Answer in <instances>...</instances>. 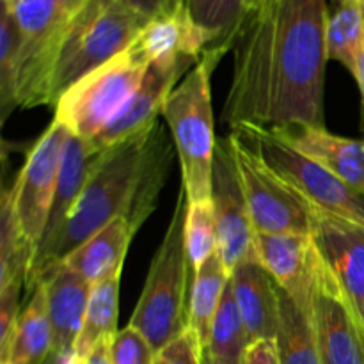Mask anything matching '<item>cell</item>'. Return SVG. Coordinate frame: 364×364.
<instances>
[{"mask_svg": "<svg viewBox=\"0 0 364 364\" xmlns=\"http://www.w3.org/2000/svg\"><path fill=\"white\" fill-rule=\"evenodd\" d=\"M329 0H267L233 43L223 121L231 127H323Z\"/></svg>", "mask_w": 364, "mask_h": 364, "instance_id": "6da1fadb", "label": "cell"}, {"mask_svg": "<svg viewBox=\"0 0 364 364\" xmlns=\"http://www.w3.org/2000/svg\"><path fill=\"white\" fill-rule=\"evenodd\" d=\"M171 159L173 146L159 121L148 130L107 149L60 233L48 251L32 263L25 287L27 294L50 269L63 263L75 249L117 217H127L137 233L155 212Z\"/></svg>", "mask_w": 364, "mask_h": 364, "instance_id": "7a4b0ae2", "label": "cell"}, {"mask_svg": "<svg viewBox=\"0 0 364 364\" xmlns=\"http://www.w3.org/2000/svg\"><path fill=\"white\" fill-rule=\"evenodd\" d=\"M187 208V192L181 185L169 228L155 252L130 320V326L149 341L156 354L188 329V302L194 276L185 242Z\"/></svg>", "mask_w": 364, "mask_h": 364, "instance_id": "3957f363", "label": "cell"}, {"mask_svg": "<svg viewBox=\"0 0 364 364\" xmlns=\"http://www.w3.org/2000/svg\"><path fill=\"white\" fill-rule=\"evenodd\" d=\"M226 52H208L185 75L164 103L162 116L169 124L181 164V185L188 203L210 201L215 156V130L210 78Z\"/></svg>", "mask_w": 364, "mask_h": 364, "instance_id": "277c9868", "label": "cell"}, {"mask_svg": "<svg viewBox=\"0 0 364 364\" xmlns=\"http://www.w3.org/2000/svg\"><path fill=\"white\" fill-rule=\"evenodd\" d=\"M148 23L123 0H87L68 21L50 87V105L78 80L130 48Z\"/></svg>", "mask_w": 364, "mask_h": 364, "instance_id": "5b68a950", "label": "cell"}, {"mask_svg": "<svg viewBox=\"0 0 364 364\" xmlns=\"http://www.w3.org/2000/svg\"><path fill=\"white\" fill-rule=\"evenodd\" d=\"M231 134L279 174L318 212L364 226V192L352 187L274 130L238 127Z\"/></svg>", "mask_w": 364, "mask_h": 364, "instance_id": "8992f818", "label": "cell"}, {"mask_svg": "<svg viewBox=\"0 0 364 364\" xmlns=\"http://www.w3.org/2000/svg\"><path fill=\"white\" fill-rule=\"evenodd\" d=\"M148 66V60L132 45L68 89L53 107V119L77 137L92 141L130 102Z\"/></svg>", "mask_w": 364, "mask_h": 364, "instance_id": "52a82bcc", "label": "cell"}, {"mask_svg": "<svg viewBox=\"0 0 364 364\" xmlns=\"http://www.w3.org/2000/svg\"><path fill=\"white\" fill-rule=\"evenodd\" d=\"M256 233H315L318 210L230 134Z\"/></svg>", "mask_w": 364, "mask_h": 364, "instance_id": "ba28073f", "label": "cell"}, {"mask_svg": "<svg viewBox=\"0 0 364 364\" xmlns=\"http://www.w3.org/2000/svg\"><path fill=\"white\" fill-rule=\"evenodd\" d=\"M9 7L21 31L18 107L50 105L53 70L68 21L57 0H18Z\"/></svg>", "mask_w": 364, "mask_h": 364, "instance_id": "9c48e42d", "label": "cell"}, {"mask_svg": "<svg viewBox=\"0 0 364 364\" xmlns=\"http://www.w3.org/2000/svg\"><path fill=\"white\" fill-rule=\"evenodd\" d=\"M70 135L71 132L60 121L53 119L32 146L16 181L9 188L18 220L36 247L45 233Z\"/></svg>", "mask_w": 364, "mask_h": 364, "instance_id": "30bf717a", "label": "cell"}, {"mask_svg": "<svg viewBox=\"0 0 364 364\" xmlns=\"http://www.w3.org/2000/svg\"><path fill=\"white\" fill-rule=\"evenodd\" d=\"M311 320L322 364H364V322L322 256L313 283Z\"/></svg>", "mask_w": 364, "mask_h": 364, "instance_id": "8fae6325", "label": "cell"}, {"mask_svg": "<svg viewBox=\"0 0 364 364\" xmlns=\"http://www.w3.org/2000/svg\"><path fill=\"white\" fill-rule=\"evenodd\" d=\"M210 198L215 212L219 255L231 274L238 263L256 256V231L252 228L230 135L217 139Z\"/></svg>", "mask_w": 364, "mask_h": 364, "instance_id": "7c38bea8", "label": "cell"}, {"mask_svg": "<svg viewBox=\"0 0 364 364\" xmlns=\"http://www.w3.org/2000/svg\"><path fill=\"white\" fill-rule=\"evenodd\" d=\"M196 64L198 63L194 60H181L169 66L149 64L130 102L107 124L105 130L92 139L91 144L98 149H109L153 127L159 121V116H162L167 96Z\"/></svg>", "mask_w": 364, "mask_h": 364, "instance_id": "4fadbf2b", "label": "cell"}, {"mask_svg": "<svg viewBox=\"0 0 364 364\" xmlns=\"http://www.w3.org/2000/svg\"><path fill=\"white\" fill-rule=\"evenodd\" d=\"M255 247L274 281L311 316L313 283L320 259L311 235L256 233Z\"/></svg>", "mask_w": 364, "mask_h": 364, "instance_id": "5bb4252c", "label": "cell"}, {"mask_svg": "<svg viewBox=\"0 0 364 364\" xmlns=\"http://www.w3.org/2000/svg\"><path fill=\"white\" fill-rule=\"evenodd\" d=\"M39 283L45 288L52 327V358L59 364H68L77 359L75 347L84 326L92 284L64 263L50 269Z\"/></svg>", "mask_w": 364, "mask_h": 364, "instance_id": "9a60e30c", "label": "cell"}, {"mask_svg": "<svg viewBox=\"0 0 364 364\" xmlns=\"http://www.w3.org/2000/svg\"><path fill=\"white\" fill-rule=\"evenodd\" d=\"M313 240L364 322V226L318 212Z\"/></svg>", "mask_w": 364, "mask_h": 364, "instance_id": "2e32d148", "label": "cell"}, {"mask_svg": "<svg viewBox=\"0 0 364 364\" xmlns=\"http://www.w3.org/2000/svg\"><path fill=\"white\" fill-rule=\"evenodd\" d=\"M134 46L148 64H176L181 60L199 63L212 52V39L194 23L183 2L151 18L142 27Z\"/></svg>", "mask_w": 364, "mask_h": 364, "instance_id": "e0dca14e", "label": "cell"}, {"mask_svg": "<svg viewBox=\"0 0 364 364\" xmlns=\"http://www.w3.org/2000/svg\"><path fill=\"white\" fill-rule=\"evenodd\" d=\"M231 287L249 343L276 340L279 326V284L262 265L258 255L231 270Z\"/></svg>", "mask_w": 364, "mask_h": 364, "instance_id": "ac0fdd59", "label": "cell"}, {"mask_svg": "<svg viewBox=\"0 0 364 364\" xmlns=\"http://www.w3.org/2000/svg\"><path fill=\"white\" fill-rule=\"evenodd\" d=\"M105 153L107 149L95 148L91 141H84L73 134L70 135L66 148H64L63 166H60V174L59 180H57L55 196H53L52 206H50L45 233L39 242L34 259L45 255L57 238V235L60 233L75 203L80 198L85 183L92 176L96 167L100 166Z\"/></svg>", "mask_w": 364, "mask_h": 364, "instance_id": "d6986e66", "label": "cell"}, {"mask_svg": "<svg viewBox=\"0 0 364 364\" xmlns=\"http://www.w3.org/2000/svg\"><path fill=\"white\" fill-rule=\"evenodd\" d=\"M270 130L279 134L294 148L340 176L348 185L364 192V139L358 141L341 137L327 132L326 127L311 124H290Z\"/></svg>", "mask_w": 364, "mask_h": 364, "instance_id": "ffe728a7", "label": "cell"}, {"mask_svg": "<svg viewBox=\"0 0 364 364\" xmlns=\"http://www.w3.org/2000/svg\"><path fill=\"white\" fill-rule=\"evenodd\" d=\"M134 235L127 217H117L75 249L63 263L77 270L95 287L110 277L121 276Z\"/></svg>", "mask_w": 364, "mask_h": 364, "instance_id": "44dd1931", "label": "cell"}, {"mask_svg": "<svg viewBox=\"0 0 364 364\" xmlns=\"http://www.w3.org/2000/svg\"><path fill=\"white\" fill-rule=\"evenodd\" d=\"M53 350L52 327L46 309L43 284H36L23 304L2 363L6 364H46Z\"/></svg>", "mask_w": 364, "mask_h": 364, "instance_id": "7402d4cb", "label": "cell"}, {"mask_svg": "<svg viewBox=\"0 0 364 364\" xmlns=\"http://www.w3.org/2000/svg\"><path fill=\"white\" fill-rule=\"evenodd\" d=\"M36 249L18 220L11 191H4L0 206V290L27 287Z\"/></svg>", "mask_w": 364, "mask_h": 364, "instance_id": "603a6c76", "label": "cell"}, {"mask_svg": "<svg viewBox=\"0 0 364 364\" xmlns=\"http://www.w3.org/2000/svg\"><path fill=\"white\" fill-rule=\"evenodd\" d=\"M230 276V270L224 265L219 251L213 252L194 274L188 302V329L199 338L201 347L208 341Z\"/></svg>", "mask_w": 364, "mask_h": 364, "instance_id": "cb8c5ba5", "label": "cell"}, {"mask_svg": "<svg viewBox=\"0 0 364 364\" xmlns=\"http://www.w3.org/2000/svg\"><path fill=\"white\" fill-rule=\"evenodd\" d=\"M276 345L279 364H322L311 316L281 287Z\"/></svg>", "mask_w": 364, "mask_h": 364, "instance_id": "d4e9b609", "label": "cell"}, {"mask_svg": "<svg viewBox=\"0 0 364 364\" xmlns=\"http://www.w3.org/2000/svg\"><path fill=\"white\" fill-rule=\"evenodd\" d=\"M247 347L249 336L235 301L230 276L210 338L203 347V364H242Z\"/></svg>", "mask_w": 364, "mask_h": 364, "instance_id": "484cf974", "label": "cell"}, {"mask_svg": "<svg viewBox=\"0 0 364 364\" xmlns=\"http://www.w3.org/2000/svg\"><path fill=\"white\" fill-rule=\"evenodd\" d=\"M364 53V14L354 0H329L327 57L343 64L354 77Z\"/></svg>", "mask_w": 364, "mask_h": 364, "instance_id": "4316f807", "label": "cell"}, {"mask_svg": "<svg viewBox=\"0 0 364 364\" xmlns=\"http://www.w3.org/2000/svg\"><path fill=\"white\" fill-rule=\"evenodd\" d=\"M119 281L121 276H114L92 287L84 326H82L80 336H78L77 347H75L77 359L84 361L96 345L112 340L117 334Z\"/></svg>", "mask_w": 364, "mask_h": 364, "instance_id": "83f0119b", "label": "cell"}, {"mask_svg": "<svg viewBox=\"0 0 364 364\" xmlns=\"http://www.w3.org/2000/svg\"><path fill=\"white\" fill-rule=\"evenodd\" d=\"M198 27L212 39V52H228L249 16L247 0H183Z\"/></svg>", "mask_w": 364, "mask_h": 364, "instance_id": "f1b7e54d", "label": "cell"}, {"mask_svg": "<svg viewBox=\"0 0 364 364\" xmlns=\"http://www.w3.org/2000/svg\"><path fill=\"white\" fill-rule=\"evenodd\" d=\"M21 70V31L13 9L2 4L0 13V117L2 123L18 107Z\"/></svg>", "mask_w": 364, "mask_h": 364, "instance_id": "f546056e", "label": "cell"}, {"mask_svg": "<svg viewBox=\"0 0 364 364\" xmlns=\"http://www.w3.org/2000/svg\"><path fill=\"white\" fill-rule=\"evenodd\" d=\"M185 242H187L188 263H191L192 276H194L201 269L203 263L213 252L219 251L215 212H213L212 199L201 203H188Z\"/></svg>", "mask_w": 364, "mask_h": 364, "instance_id": "4dcf8cb0", "label": "cell"}, {"mask_svg": "<svg viewBox=\"0 0 364 364\" xmlns=\"http://www.w3.org/2000/svg\"><path fill=\"white\" fill-rule=\"evenodd\" d=\"M110 358L114 364H155L156 352L135 327L128 326L110 340Z\"/></svg>", "mask_w": 364, "mask_h": 364, "instance_id": "1f68e13d", "label": "cell"}, {"mask_svg": "<svg viewBox=\"0 0 364 364\" xmlns=\"http://www.w3.org/2000/svg\"><path fill=\"white\" fill-rule=\"evenodd\" d=\"M23 288L7 287L0 290V361L6 358L14 327L21 313L20 295Z\"/></svg>", "mask_w": 364, "mask_h": 364, "instance_id": "d6a6232c", "label": "cell"}, {"mask_svg": "<svg viewBox=\"0 0 364 364\" xmlns=\"http://www.w3.org/2000/svg\"><path fill=\"white\" fill-rule=\"evenodd\" d=\"M156 359L160 364H203L201 341L191 329H187L159 352Z\"/></svg>", "mask_w": 364, "mask_h": 364, "instance_id": "836d02e7", "label": "cell"}, {"mask_svg": "<svg viewBox=\"0 0 364 364\" xmlns=\"http://www.w3.org/2000/svg\"><path fill=\"white\" fill-rule=\"evenodd\" d=\"M242 364H279L276 340H259L249 343Z\"/></svg>", "mask_w": 364, "mask_h": 364, "instance_id": "e575fe53", "label": "cell"}, {"mask_svg": "<svg viewBox=\"0 0 364 364\" xmlns=\"http://www.w3.org/2000/svg\"><path fill=\"white\" fill-rule=\"evenodd\" d=\"M123 2L127 4L132 11H135L142 20L149 21L151 18L166 13V11H169L171 7L183 2V0H123Z\"/></svg>", "mask_w": 364, "mask_h": 364, "instance_id": "d590c367", "label": "cell"}, {"mask_svg": "<svg viewBox=\"0 0 364 364\" xmlns=\"http://www.w3.org/2000/svg\"><path fill=\"white\" fill-rule=\"evenodd\" d=\"M85 364H114L110 358V340L102 341L91 350V354L84 359Z\"/></svg>", "mask_w": 364, "mask_h": 364, "instance_id": "8d00e7d4", "label": "cell"}, {"mask_svg": "<svg viewBox=\"0 0 364 364\" xmlns=\"http://www.w3.org/2000/svg\"><path fill=\"white\" fill-rule=\"evenodd\" d=\"M57 2H59V11L63 14V18L66 21H70L85 6L87 0H57Z\"/></svg>", "mask_w": 364, "mask_h": 364, "instance_id": "74e56055", "label": "cell"}, {"mask_svg": "<svg viewBox=\"0 0 364 364\" xmlns=\"http://www.w3.org/2000/svg\"><path fill=\"white\" fill-rule=\"evenodd\" d=\"M354 78H355V82H358V85H359V91H361V110H363L361 128H363V134H364V53L361 55V59H359L358 70H355Z\"/></svg>", "mask_w": 364, "mask_h": 364, "instance_id": "f35d334b", "label": "cell"}, {"mask_svg": "<svg viewBox=\"0 0 364 364\" xmlns=\"http://www.w3.org/2000/svg\"><path fill=\"white\" fill-rule=\"evenodd\" d=\"M265 2H267V0H247L249 13H252V11H256V9H258V7H262Z\"/></svg>", "mask_w": 364, "mask_h": 364, "instance_id": "ab89813d", "label": "cell"}, {"mask_svg": "<svg viewBox=\"0 0 364 364\" xmlns=\"http://www.w3.org/2000/svg\"><path fill=\"white\" fill-rule=\"evenodd\" d=\"M18 0H2V4H6V6H14Z\"/></svg>", "mask_w": 364, "mask_h": 364, "instance_id": "60d3db41", "label": "cell"}, {"mask_svg": "<svg viewBox=\"0 0 364 364\" xmlns=\"http://www.w3.org/2000/svg\"><path fill=\"white\" fill-rule=\"evenodd\" d=\"M355 4H358L359 7H361V11H363V14H364V0H354Z\"/></svg>", "mask_w": 364, "mask_h": 364, "instance_id": "b9f144b4", "label": "cell"}, {"mask_svg": "<svg viewBox=\"0 0 364 364\" xmlns=\"http://www.w3.org/2000/svg\"><path fill=\"white\" fill-rule=\"evenodd\" d=\"M68 364H85V361H82V359H73V361Z\"/></svg>", "mask_w": 364, "mask_h": 364, "instance_id": "7bdbcfd3", "label": "cell"}, {"mask_svg": "<svg viewBox=\"0 0 364 364\" xmlns=\"http://www.w3.org/2000/svg\"><path fill=\"white\" fill-rule=\"evenodd\" d=\"M46 364H59V363H57V361H55V359H53V358H52V355H50V359H48V361H46Z\"/></svg>", "mask_w": 364, "mask_h": 364, "instance_id": "ee69618b", "label": "cell"}, {"mask_svg": "<svg viewBox=\"0 0 364 364\" xmlns=\"http://www.w3.org/2000/svg\"><path fill=\"white\" fill-rule=\"evenodd\" d=\"M155 364H160V363H159V359H156V361H155Z\"/></svg>", "mask_w": 364, "mask_h": 364, "instance_id": "f6af8a7d", "label": "cell"}, {"mask_svg": "<svg viewBox=\"0 0 364 364\" xmlns=\"http://www.w3.org/2000/svg\"><path fill=\"white\" fill-rule=\"evenodd\" d=\"M2 364H6V363H2Z\"/></svg>", "mask_w": 364, "mask_h": 364, "instance_id": "bcb514c9", "label": "cell"}]
</instances>
